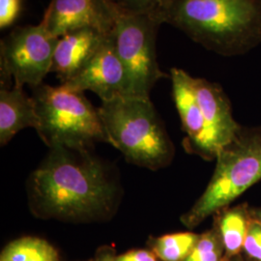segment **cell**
Segmentation results:
<instances>
[{
    "label": "cell",
    "mask_w": 261,
    "mask_h": 261,
    "mask_svg": "<svg viewBox=\"0 0 261 261\" xmlns=\"http://www.w3.org/2000/svg\"><path fill=\"white\" fill-rule=\"evenodd\" d=\"M224 245L217 229L199 235L194 250L185 261H222Z\"/></svg>",
    "instance_id": "cell-17"
},
{
    "label": "cell",
    "mask_w": 261,
    "mask_h": 261,
    "mask_svg": "<svg viewBox=\"0 0 261 261\" xmlns=\"http://www.w3.org/2000/svg\"><path fill=\"white\" fill-rule=\"evenodd\" d=\"M59 38L49 33L41 20L37 25L13 29L0 42L1 85L13 80L14 85L36 87L50 72Z\"/></svg>",
    "instance_id": "cell-7"
},
{
    "label": "cell",
    "mask_w": 261,
    "mask_h": 261,
    "mask_svg": "<svg viewBox=\"0 0 261 261\" xmlns=\"http://www.w3.org/2000/svg\"><path fill=\"white\" fill-rule=\"evenodd\" d=\"M115 19L107 0H50L42 20L51 35L60 38L84 28L111 35Z\"/></svg>",
    "instance_id": "cell-9"
},
{
    "label": "cell",
    "mask_w": 261,
    "mask_h": 261,
    "mask_svg": "<svg viewBox=\"0 0 261 261\" xmlns=\"http://www.w3.org/2000/svg\"><path fill=\"white\" fill-rule=\"evenodd\" d=\"M98 111L107 142L127 161L152 170L169 164L173 147L150 97H117L102 102Z\"/></svg>",
    "instance_id": "cell-3"
},
{
    "label": "cell",
    "mask_w": 261,
    "mask_h": 261,
    "mask_svg": "<svg viewBox=\"0 0 261 261\" xmlns=\"http://www.w3.org/2000/svg\"><path fill=\"white\" fill-rule=\"evenodd\" d=\"M116 261H157L154 252L145 250H133L116 255Z\"/></svg>",
    "instance_id": "cell-21"
},
{
    "label": "cell",
    "mask_w": 261,
    "mask_h": 261,
    "mask_svg": "<svg viewBox=\"0 0 261 261\" xmlns=\"http://www.w3.org/2000/svg\"><path fill=\"white\" fill-rule=\"evenodd\" d=\"M32 211L44 219L91 222L111 216L118 189L86 149L50 148L28 183Z\"/></svg>",
    "instance_id": "cell-1"
},
{
    "label": "cell",
    "mask_w": 261,
    "mask_h": 261,
    "mask_svg": "<svg viewBox=\"0 0 261 261\" xmlns=\"http://www.w3.org/2000/svg\"><path fill=\"white\" fill-rule=\"evenodd\" d=\"M21 0H0V28L13 25L21 13Z\"/></svg>",
    "instance_id": "cell-20"
},
{
    "label": "cell",
    "mask_w": 261,
    "mask_h": 261,
    "mask_svg": "<svg viewBox=\"0 0 261 261\" xmlns=\"http://www.w3.org/2000/svg\"><path fill=\"white\" fill-rule=\"evenodd\" d=\"M61 84L80 92L91 91L102 102L132 96L129 79L116 53L112 33L105 38L89 61L73 77Z\"/></svg>",
    "instance_id": "cell-8"
},
{
    "label": "cell",
    "mask_w": 261,
    "mask_h": 261,
    "mask_svg": "<svg viewBox=\"0 0 261 261\" xmlns=\"http://www.w3.org/2000/svg\"><path fill=\"white\" fill-rule=\"evenodd\" d=\"M251 222L252 215L245 206L234 207L220 216L218 230L223 241L226 258L236 255L243 250Z\"/></svg>",
    "instance_id": "cell-14"
},
{
    "label": "cell",
    "mask_w": 261,
    "mask_h": 261,
    "mask_svg": "<svg viewBox=\"0 0 261 261\" xmlns=\"http://www.w3.org/2000/svg\"><path fill=\"white\" fill-rule=\"evenodd\" d=\"M165 0H107L116 15H153Z\"/></svg>",
    "instance_id": "cell-18"
},
{
    "label": "cell",
    "mask_w": 261,
    "mask_h": 261,
    "mask_svg": "<svg viewBox=\"0 0 261 261\" xmlns=\"http://www.w3.org/2000/svg\"><path fill=\"white\" fill-rule=\"evenodd\" d=\"M222 261H224V260H222ZM225 261H226V260H225Z\"/></svg>",
    "instance_id": "cell-24"
},
{
    "label": "cell",
    "mask_w": 261,
    "mask_h": 261,
    "mask_svg": "<svg viewBox=\"0 0 261 261\" xmlns=\"http://www.w3.org/2000/svg\"><path fill=\"white\" fill-rule=\"evenodd\" d=\"M252 218L261 224V208L252 212Z\"/></svg>",
    "instance_id": "cell-23"
},
{
    "label": "cell",
    "mask_w": 261,
    "mask_h": 261,
    "mask_svg": "<svg viewBox=\"0 0 261 261\" xmlns=\"http://www.w3.org/2000/svg\"><path fill=\"white\" fill-rule=\"evenodd\" d=\"M151 16L220 56H242L261 44V0H165Z\"/></svg>",
    "instance_id": "cell-2"
},
{
    "label": "cell",
    "mask_w": 261,
    "mask_h": 261,
    "mask_svg": "<svg viewBox=\"0 0 261 261\" xmlns=\"http://www.w3.org/2000/svg\"><path fill=\"white\" fill-rule=\"evenodd\" d=\"M0 261H59V254L46 240L27 236L10 242L2 250Z\"/></svg>",
    "instance_id": "cell-15"
},
{
    "label": "cell",
    "mask_w": 261,
    "mask_h": 261,
    "mask_svg": "<svg viewBox=\"0 0 261 261\" xmlns=\"http://www.w3.org/2000/svg\"><path fill=\"white\" fill-rule=\"evenodd\" d=\"M192 83L208 130L219 153L235 139L241 128L234 120L229 100L219 84L194 76Z\"/></svg>",
    "instance_id": "cell-11"
},
{
    "label": "cell",
    "mask_w": 261,
    "mask_h": 261,
    "mask_svg": "<svg viewBox=\"0 0 261 261\" xmlns=\"http://www.w3.org/2000/svg\"><path fill=\"white\" fill-rule=\"evenodd\" d=\"M38 116L36 130L49 148L85 149L96 141H107L103 122L84 92L64 84L33 87Z\"/></svg>",
    "instance_id": "cell-4"
},
{
    "label": "cell",
    "mask_w": 261,
    "mask_h": 261,
    "mask_svg": "<svg viewBox=\"0 0 261 261\" xmlns=\"http://www.w3.org/2000/svg\"><path fill=\"white\" fill-rule=\"evenodd\" d=\"M199 235L192 232L167 234L153 240L152 251L163 261H185L194 250Z\"/></svg>",
    "instance_id": "cell-16"
},
{
    "label": "cell",
    "mask_w": 261,
    "mask_h": 261,
    "mask_svg": "<svg viewBox=\"0 0 261 261\" xmlns=\"http://www.w3.org/2000/svg\"><path fill=\"white\" fill-rule=\"evenodd\" d=\"M38 126L35 103L23 87L1 86L0 89V143L5 145L19 130Z\"/></svg>",
    "instance_id": "cell-13"
},
{
    "label": "cell",
    "mask_w": 261,
    "mask_h": 261,
    "mask_svg": "<svg viewBox=\"0 0 261 261\" xmlns=\"http://www.w3.org/2000/svg\"><path fill=\"white\" fill-rule=\"evenodd\" d=\"M243 250L250 257L261 261V224L252 218Z\"/></svg>",
    "instance_id": "cell-19"
},
{
    "label": "cell",
    "mask_w": 261,
    "mask_h": 261,
    "mask_svg": "<svg viewBox=\"0 0 261 261\" xmlns=\"http://www.w3.org/2000/svg\"><path fill=\"white\" fill-rule=\"evenodd\" d=\"M216 159L214 174L205 192L181 218L187 227H196L260 181L261 127L241 129Z\"/></svg>",
    "instance_id": "cell-5"
},
{
    "label": "cell",
    "mask_w": 261,
    "mask_h": 261,
    "mask_svg": "<svg viewBox=\"0 0 261 261\" xmlns=\"http://www.w3.org/2000/svg\"><path fill=\"white\" fill-rule=\"evenodd\" d=\"M90 261H93V260H90Z\"/></svg>",
    "instance_id": "cell-25"
},
{
    "label": "cell",
    "mask_w": 261,
    "mask_h": 261,
    "mask_svg": "<svg viewBox=\"0 0 261 261\" xmlns=\"http://www.w3.org/2000/svg\"><path fill=\"white\" fill-rule=\"evenodd\" d=\"M94 261H116V255L112 252V250L102 249L98 252Z\"/></svg>",
    "instance_id": "cell-22"
},
{
    "label": "cell",
    "mask_w": 261,
    "mask_h": 261,
    "mask_svg": "<svg viewBox=\"0 0 261 261\" xmlns=\"http://www.w3.org/2000/svg\"><path fill=\"white\" fill-rule=\"evenodd\" d=\"M162 23L151 15H116L112 39L130 83L132 96L150 97L167 75L159 66L156 38Z\"/></svg>",
    "instance_id": "cell-6"
},
{
    "label": "cell",
    "mask_w": 261,
    "mask_h": 261,
    "mask_svg": "<svg viewBox=\"0 0 261 261\" xmlns=\"http://www.w3.org/2000/svg\"><path fill=\"white\" fill-rule=\"evenodd\" d=\"M172 93L183 130L192 149L206 159L216 158L218 150L208 130L205 118L193 87V76L182 69L170 71Z\"/></svg>",
    "instance_id": "cell-10"
},
{
    "label": "cell",
    "mask_w": 261,
    "mask_h": 261,
    "mask_svg": "<svg viewBox=\"0 0 261 261\" xmlns=\"http://www.w3.org/2000/svg\"><path fill=\"white\" fill-rule=\"evenodd\" d=\"M107 36L95 29L84 28L59 38L50 72H55L64 84L89 61Z\"/></svg>",
    "instance_id": "cell-12"
}]
</instances>
